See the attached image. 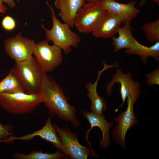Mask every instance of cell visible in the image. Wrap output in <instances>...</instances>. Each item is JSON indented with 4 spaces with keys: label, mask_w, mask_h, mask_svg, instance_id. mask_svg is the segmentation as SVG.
I'll list each match as a JSON object with an SVG mask.
<instances>
[{
    "label": "cell",
    "mask_w": 159,
    "mask_h": 159,
    "mask_svg": "<svg viewBox=\"0 0 159 159\" xmlns=\"http://www.w3.org/2000/svg\"><path fill=\"white\" fill-rule=\"evenodd\" d=\"M49 114L68 122L75 127L80 123L76 117L75 107L68 102L62 87L47 73L44 72L39 92Z\"/></svg>",
    "instance_id": "1"
},
{
    "label": "cell",
    "mask_w": 159,
    "mask_h": 159,
    "mask_svg": "<svg viewBox=\"0 0 159 159\" xmlns=\"http://www.w3.org/2000/svg\"><path fill=\"white\" fill-rule=\"evenodd\" d=\"M106 11L99 4L87 2L78 11L74 26L80 33L91 32L97 23Z\"/></svg>",
    "instance_id": "8"
},
{
    "label": "cell",
    "mask_w": 159,
    "mask_h": 159,
    "mask_svg": "<svg viewBox=\"0 0 159 159\" xmlns=\"http://www.w3.org/2000/svg\"><path fill=\"white\" fill-rule=\"evenodd\" d=\"M35 44L34 40L23 37L19 33L14 37L6 39L4 44L6 54L15 62H19L33 56Z\"/></svg>",
    "instance_id": "9"
},
{
    "label": "cell",
    "mask_w": 159,
    "mask_h": 159,
    "mask_svg": "<svg viewBox=\"0 0 159 159\" xmlns=\"http://www.w3.org/2000/svg\"><path fill=\"white\" fill-rule=\"evenodd\" d=\"M42 103V99L39 93H0V105L10 113L21 114L29 113Z\"/></svg>",
    "instance_id": "4"
},
{
    "label": "cell",
    "mask_w": 159,
    "mask_h": 159,
    "mask_svg": "<svg viewBox=\"0 0 159 159\" xmlns=\"http://www.w3.org/2000/svg\"><path fill=\"white\" fill-rule=\"evenodd\" d=\"M47 40L35 44L33 54L44 72H50L62 64V50L54 44L50 45Z\"/></svg>",
    "instance_id": "6"
},
{
    "label": "cell",
    "mask_w": 159,
    "mask_h": 159,
    "mask_svg": "<svg viewBox=\"0 0 159 159\" xmlns=\"http://www.w3.org/2000/svg\"><path fill=\"white\" fill-rule=\"evenodd\" d=\"M10 126L8 125H3L0 123V142H6L8 137L11 135Z\"/></svg>",
    "instance_id": "24"
},
{
    "label": "cell",
    "mask_w": 159,
    "mask_h": 159,
    "mask_svg": "<svg viewBox=\"0 0 159 159\" xmlns=\"http://www.w3.org/2000/svg\"><path fill=\"white\" fill-rule=\"evenodd\" d=\"M37 136L51 143L58 150H61L62 145L60 138L57 135L56 129L52 124L50 117L47 118L44 126L39 130L32 134L19 137L10 136L6 142L11 141L15 140H29Z\"/></svg>",
    "instance_id": "16"
},
{
    "label": "cell",
    "mask_w": 159,
    "mask_h": 159,
    "mask_svg": "<svg viewBox=\"0 0 159 159\" xmlns=\"http://www.w3.org/2000/svg\"><path fill=\"white\" fill-rule=\"evenodd\" d=\"M122 17L107 10L100 19L91 33L95 37L112 38L117 33L121 24L125 22Z\"/></svg>",
    "instance_id": "11"
},
{
    "label": "cell",
    "mask_w": 159,
    "mask_h": 159,
    "mask_svg": "<svg viewBox=\"0 0 159 159\" xmlns=\"http://www.w3.org/2000/svg\"><path fill=\"white\" fill-rule=\"evenodd\" d=\"M14 157L18 159H67V155L62 151L58 150L54 153H44L42 151L32 152L28 154L15 153Z\"/></svg>",
    "instance_id": "19"
},
{
    "label": "cell",
    "mask_w": 159,
    "mask_h": 159,
    "mask_svg": "<svg viewBox=\"0 0 159 159\" xmlns=\"http://www.w3.org/2000/svg\"><path fill=\"white\" fill-rule=\"evenodd\" d=\"M147 40L150 42L159 41V19L146 23L142 26Z\"/></svg>",
    "instance_id": "20"
},
{
    "label": "cell",
    "mask_w": 159,
    "mask_h": 159,
    "mask_svg": "<svg viewBox=\"0 0 159 159\" xmlns=\"http://www.w3.org/2000/svg\"><path fill=\"white\" fill-rule=\"evenodd\" d=\"M145 1L146 0H142L139 4V6H142L145 4Z\"/></svg>",
    "instance_id": "29"
},
{
    "label": "cell",
    "mask_w": 159,
    "mask_h": 159,
    "mask_svg": "<svg viewBox=\"0 0 159 159\" xmlns=\"http://www.w3.org/2000/svg\"><path fill=\"white\" fill-rule=\"evenodd\" d=\"M85 0H55L54 6L60 11L58 14L64 22L71 28L74 26L77 14L83 5Z\"/></svg>",
    "instance_id": "15"
},
{
    "label": "cell",
    "mask_w": 159,
    "mask_h": 159,
    "mask_svg": "<svg viewBox=\"0 0 159 159\" xmlns=\"http://www.w3.org/2000/svg\"><path fill=\"white\" fill-rule=\"evenodd\" d=\"M132 78V75L130 72L125 74L120 69H118L115 73L113 74L110 81L107 84L106 87V92L109 96L111 95L112 89L114 84L116 83H119L120 84V93L122 103L115 110V112H117L122 106L128 96L131 97L135 103L141 94L139 83L134 81Z\"/></svg>",
    "instance_id": "7"
},
{
    "label": "cell",
    "mask_w": 159,
    "mask_h": 159,
    "mask_svg": "<svg viewBox=\"0 0 159 159\" xmlns=\"http://www.w3.org/2000/svg\"><path fill=\"white\" fill-rule=\"evenodd\" d=\"M11 69L22 86L25 93H39L44 72L35 57L15 62Z\"/></svg>",
    "instance_id": "3"
},
{
    "label": "cell",
    "mask_w": 159,
    "mask_h": 159,
    "mask_svg": "<svg viewBox=\"0 0 159 159\" xmlns=\"http://www.w3.org/2000/svg\"><path fill=\"white\" fill-rule=\"evenodd\" d=\"M153 1L156 3L158 6L159 5V0H150Z\"/></svg>",
    "instance_id": "30"
},
{
    "label": "cell",
    "mask_w": 159,
    "mask_h": 159,
    "mask_svg": "<svg viewBox=\"0 0 159 159\" xmlns=\"http://www.w3.org/2000/svg\"><path fill=\"white\" fill-rule=\"evenodd\" d=\"M82 114L91 125L90 128L86 131L85 136V138L86 139L90 146L92 148L91 144L88 139V135L90 130L93 127H97L99 128L102 135V138L100 141V145L102 148L106 149L109 146L111 142L109 131L113 124V122H107L105 119L103 114L101 116H99L87 111H84Z\"/></svg>",
    "instance_id": "12"
},
{
    "label": "cell",
    "mask_w": 159,
    "mask_h": 159,
    "mask_svg": "<svg viewBox=\"0 0 159 159\" xmlns=\"http://www.w3.org/2000/svg\"><path fill=\"white\" fill-rule=\"evenodd\" d=\"M10 80L7 88L4 92L14 94L19 92H25L23 87L11 69Z\"/></svg>",
    "instance_id": "21"
},
{
    "label": "cell",
    "mask_w": 159,
    "mask_h": 159,
    "mask_svg": "<svg viewBox=\"0 0 159 159\" xmlns=\"http://www.w3.org/2000/svg\"><path fill=\"white\" fill-rule=\"evenodd\" d=\"M51 11V16L53 25L51 29L45 28L42 25V28L45 31L46 38L48 42L52 41L54 44L62 50L65 54L70 53L71 47H77L81 41L77 34L72 31L67 24L62 23L57 19L54 10L48 2L46 3Z\"/></svg>",
    "instance_id": "2"
},
{
    "label": "cell",
    "mask_w": 159,
    "mask_h": 159,
    "mask_svg": "<svg viewBox=\"0 0 159 159\" xmlns=\"http://www.w3.org/2000/svg\"><path fill=\"white\" fill-rule=\"evenodd\" d=\"M103 64V69L102 70H99L98 72V76L95 82L94 83L88 82L85 85L88 92L87 96L91 103L90 110L91 112L99 116L103 114L104 112L107 109V105L104 98L99 96L97 93L98 81L101 75L104 71L110 68L116 67L115 64L108 65L104 62Z\"/></svg>",
    "instance_id": "13"
},
{
    "label": "cell",
    "mask_w": 159,
    "mask_h": 159,
    "mask_svg": "<svg viewBox=\"0 0 159 159\" xmlns=\"http://www.w3.org/2000/svg\"><path fill=\"white\" fill-rule=\"evenodd\" d=\"M18 2H19L20 0H16ZM3 2L9 6L11 8H14L15 6V4L14 0H3Z\"/></svg>",
    "instance_id": "26"
},
{
    "label": "cell",
    "mask_w": 159,
    "mask_h": 159,
    "mask_svg": "<svg viewBox=\"0 0 159 159\" xmlns=\"http://www.w3.org/2000/svg\"><path fill=\"white\" fill-rule=\"evenodd\" d=\"M135 1H132L128 4L117 2L115 0H101L97 4L106 10L113 12L122 17L125 21H130L136 17L140 10L135 6Z\"/></svg>",
    "instance_id": "14"
},
{
    "label": "cell",
    "mask_w": 159,
    "mask_h": 159,
    "mask_svg": "<svg viewBox=\"0 0 159 159\" xmlns=\"http://www.w3.org/2000/svg\"><path fill=\"white\" fill-rule=\"evenodd\" d=\"M1 26L3 28L8 31L14 30L16 26V23L14 19L11 16L6 15L3 19Z\"/></svg>",
    "instance_id": "23"
},
{
    "label": "cell",
    "mask_w": 159,
    "mask_h": 159,
    "mask_svg": "<svg viewBox=\"0 0 159 159\" xmlns=\"http://www.w3.org/2000/svg\"><path fill=\"white\" fill-rule=\"evenodd\" d=\"M127 107L114 119L116 125L111 134L116 143L125 150V138L127 132L137 124L138 120L134 113L135 104L130 96L127 97Z\"/></svg>",
    "instance_id": "10"
},
{
    "label": "cell",
    "mask_w": 159,
    "mask_h": 159,
    "mask_svg": "<svg viewBox=\"0 0 159 159\" xmlns=\"http://www.w3.org/2000/svg\"><path fill=\"white\" fill-rule=\"evenodd\" d=\"M147 78L146 83L149 86L159 85V68H156L151 73L145 75Z\"/></svg>",
    "instance_id": "22"
},
{
    "label": "cell",
    "mask_w": 159,
    "mask_h": 159,
    "mask_svg": "<svg viewBox=\"0 0 159 159\" xmlns=\"http://www.w3.org/2000/svg\"><path fill=\"white\" fill-rule=\"evenodd\" d=\"M127 54H135L140 56L144 63L149 57H153L158 61L159 59V41L156 42L153 45L148 47L139 43L136 40L135 45L132 47L125 50Z\"/></svg>",
    "instance_id": "18"
},
{
    "label": "cell",
    "mask_w": 159,
    "mask_h": 159,
    "mask_svg": "<svg viewBox=\"0 0 159 159\" xmlns=\"http://www.w3.org/2000/svg\"><path fill=\"white\" fill-rule=\"evenodd\" d=\"M130 21L124 22L122 27H119L117 33V37H112V44L114 47L113 52H116L123 49H128L132 47L135 45L136 40L132 36L131 30L132 29Z\"/></svg>",
    "instance_id": "17"
},
{
    "label": "cell",
    "mask_w": 159,
    "mask_h": 159,
    "mask_svg": "<svg viewBox=\"0 0 159 159\" xmlns=\"http://www.w3.org/2000/svg\"><path fill=\"white\" fill-rule=\"evenodd\" d=\"M3 0H0V13H5L6 9L5 6L3 4Z\"/></svg>",
    "instance_id": "27"
},
{
    "label": "cell",
    "mask_w": 159,
    "mask_h": 159,
    "mask_svg": "<svg viewBox=\"0 0 159 159\" xmlns=\"http://www.w3.org/2000/svg\"><path fill=\"white\" fill-rule=\"evenodd\" d=\"M60 138L61 150L72 159H86L88 156H97L92 149L81 145L77 135L74 134L66 125L63 128L55 124L53 125Z\"/></svg>",
    "instance_id": "5"
},
{
    "label": "cell",
    "mask_w": 159,
    "mask_h": 159,
    "mask_svg": "<svg viewBox=\"0 0 159 159\" xmlns=\"http://www.w3.org/2000/svg\"><path fill=\"white\" fill-rule=\"evenodd\" d=\"M11 73L10 72L8 74L0 81V93L4 92L6 89L10 80Z\"/></svg>",
    "instance_id": "25"
},
{
    "label": "cell",
    "mask_w": 159,
    "mask_h": 159,
    "mask_svg": "<svg viewBox=\"0 0 159 159\" xmlns=\"http://www.w3.org/2000/svg\"><path fill=\"white\" fill-rule=\"evenodd\" d=\"M100 0H85V1H87V2H91L97 4Z\"/></svg>",
    "instance_id": "28"
}]
</instances>
